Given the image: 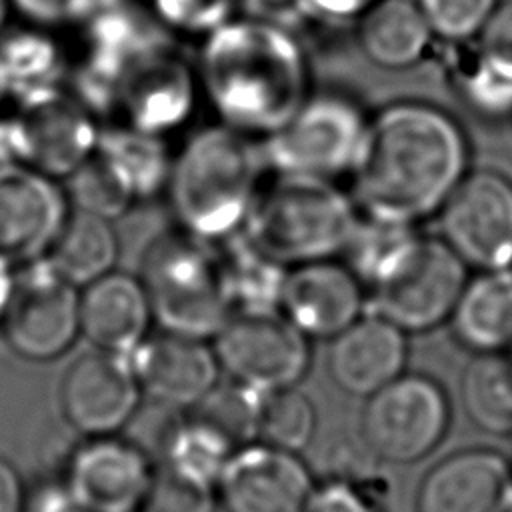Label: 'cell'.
<instances>
[{"instance_id":"obj_1","label":"cell","mask_w":512,"mask_h":512,"mask_svg":"<svg viewBox=\"0 0 512 512\" xmlns=\"http://www.w3.org/2000/svg\"><path fill=\"white\" fill-rule=\"evenodd\" d=\"M468 162V138L452 114L430 102H392L366 120L350 196L360 214L416 226L438 214Z\"/></svg>"},{"instance_id":"obj_2","label":"cell","mask_w":512,"mask_h":512,"mask_svg":"<svg viewBox=\"0 0 512 512\" xmlns=\"http://www.w3.org/2000/svg\"><path fill=\"white\" fill-rule=\"evenodd\" d=\"M196 74L220 122L248 136L276 130L310 94L296 32L246 16L202 36Z\"/></svg>"},{"instance_id":"obj_3","label":"cell","mask_w":512,"mask_h":512,"mask_svg":"<svg viewBox=\"0 0 512 512\" xmlns=\"http://www.w3.org/2000/svg\"><path fill=\"white\" fill-rule=\"evenodd\" d=\"M252 138L220 122L192 134L172 158L166 194L182 230L210 242L242 230L266 168Z\"/></svg>"},{"instance_id":"obj_4","label":"cell","mask_w":512,"mask_h":512,"mask_svg":"<svg viewBox=\"0 0 512 512\" xmlns=\"http://www.w3.org/2000/svg\"><path fill=\"white\" fill-rule=\"evenodd\" d=\"M360 212L334 180L274 174L262 184L242 232L284 266L342 254Z\"/></svg>"},{"instance_id":"obj_5","label":"cell","mask_w":512,"mask_h":512,"mask_svg":"<svg viewBox=\"0 0 512 512\" xmlns=\"http://www.w3.org/2000/svg\"><path fill=\"white\" fill-rule=\"evenodd\" d=\"M138 278L164 332L210 338L234 312L216 242L182 228L148 242Z\"/></svg>"},{"instance_id":"obj_6","label":"cell","mask_w":512,"mask_h":512,"mask_svg":"<svg viewBox=\"0 0 512 512\" xmlns=\"http://www.w3.org/2000/svg\"><path fill=\"white\" fill-rule=\"evenodd\" d=\"M366 116L346 96L308 94L306 100L260 142L266 168L334 180L356 158Z\"/></svg>"},{"instance_id":"obj_7","label":"cell","mask_w":512,"mask_h":512,"mask_svg":"<svg viewBox=\"0 0 512 512\" xmlns=\"http://www.w3.org/2000/svg\"><path fill=\"white\" fill-rule=\"evenodd\" d=\"M466 268L442 238L418 236L370 286L374 312L404 332L428 330L452 314Z\"/></svg>"},{"instance_id":"obj_8","label":"cell","mask_w":512,"mask_h":512,"mask_svg":"<svg viewBox=\"0 0 512 512\" xmlns=\"http://www.w3.org/2000/svg\"><path fill=\"white\" fill-rule=\"evenodd\" d=\"M308 340L280 310H236L212 348L234 382L266 394L296 386L308 372Z\"/></svg>"},{"instance_id":"obj_9","label":"cell","mask_w":512,"mask_h":512,"mask_svg":"<svg viewBox=\"0 0 512 512\" xmlns=\"http://www.w3.org/2000/svg\"><path fill=\"white\" fill-rule=\"evenodd\" d=\"M448 404L438 384L400 374L366 398L360 432L380 460L406 464L426 456L444 436Z\"/></svg>"},{"instance_id":"obj_10","label":"cell","mask_w":512,"mask_h":512,"mask_svg":"<svg viewBox=\"0 0 512 512\" xmlns=\"http://www.w3.org/2000/svg\"><path fill=\"white\" fill-rule=\"evenodd\" d=\"M78 302L80 288L46 258L18 268L12 300L0 320L4 340L26 360L62 356L80 334Z\"/></svg>"},{"instance_id":"obj_11","label":"cell","mask_w":512,"mask_h":512,"mask_svg":"<svg viewBox=\"0 0 512 512\" xmlns=\"http://www.w3.org/2000/svg\"><path fill=\"white\" fill-rule=\"evenodd\" d=\"M440 238L478 270L512 268V180L496 170L468 172L438 210Z\"/></svg>"},{"instance_id":"obj_12","label":"cell","mask_w":512,"mask_h":512,"mask_svg":"<svg viewBox=\"0 0 512 512\" xmlns=\"http://www.w3.org/2000/svg\"><path fill=\"white\" fill-rule=\"evenodd\" d=\"M216 498L226 512H312L316 486L296 452L254 440L224 462Z\"/></svg>"},{"instance_id":"obj_13","label":"cell","mask_w":512,"mask_h":512,"mask_svg":"<svg viewBox=\"0 0 512 512\" xmlns=\"http://www.w3.org/2000/svg\"><path fill=\"white\" fill-rule=\"evenodd\" d=\"M198 90L196 68L168 38L122 70L118 114L134 128L166 136L192 116Z\"/></svg>"},{"instance_id":"obj_14","label":"cell","mask_w":512,"mask_h":512,"mask_svg":"<svg viewBox=\"0 0 512 512\" xmlns=\"http://www.w3.org/2000/svg\"><path fill=\"white\" fill-rule=\"evenodd\" d=\"M14 116L24 142V164L64 180L98 144V116L64 84L16 100Z\"/></svg>"},{"instance_id":"obj_15","label":"cell","mask_w":512,"mask_h":512,"mask_svg":"<svg viewBox=\"0 0 512 512\" xmlns=\"http://www.w3.org/2000/svg\"><path fill=\"white\" fill-rule=\"evenodd\" d=\"M154 468L136 442L94 436L72 450L62 484L88 512H140Z\"/></svg>"},{"instance_id":"obj_16","label":"cell","mask_w":512,"mask_h":512,"mask_svg":"<svg viewBox=\"0 0 512 512\" xmlns=\"http://www.w3.org/2000/svg\"><path fill=\"white\" fill-rule=\"evenodd\" d=\"M140 400L130 358L98 348L76 358L60 382L62 414L86 438L118 434L138 412Z\"/></svg>"},{"instance_id":"obj_17","label":"cell","mask_w":512,"mask_h":512,"mask_svg":"<svg viewBox=\"0 0 512 512\" xmlns=\"http://www.w3.org/2000/svg\"><path fill=\"white\" fill-rule=\"evenodd\" d=\"M68 200L58 180L26 166L0 168V262L22 268L48 254Z\"/></svg>"},{"instance_id":"obj_18","label":"cell","mask_w":512,"mask_h":512,"mask_svg":"<svg viewBox=\"0 0 512 512\" xmlns=\"http://www.w3.org/2000/svg\"><path fill=\"white\" fill-rule=\"evenodd\" d=\"M358 276L334 258L290 266L278 310L308 338L332 340L362 316Z\"/></svg>"},{"instance_id":"obj_19","label":"cell","mask_w":512,"mask_h":512,"mask_svg":"<svg viewBox=\"0 0 512 512\" xmlns=\"http://www.w3.org/2000/svg\"><path fill=\"white\" fill-rule=\"evenodd\" d=\"M142 394L170 408H192L218 384L220 364L206 338L160 332L130 356Z\"/></svg>"},{"instance_id":"obj_20","label":"cell","mask_w":512,"mask_h":512,"mask_svg":"<svg viewBox=\"0 0 512 512\" xmlns=\"http://www.w3.org/2000/svg\"><path fill=\"white\" fill-rule=\"evenodd\" d=\"M510 468L498 454L470 450L448 456L422 480L416 512H508Z\"/></svg>"},{"instance_id":"obj_21","label":"cell","mask_w":512,"mask_h":512,"mask_svg":"<svg viewBox=\"0 0 512 512\" xmlns=\"http://www.w3.org/2000/svg\"><path fill=\"white\" fill-rule=\"evenodd\" d=\"M80 334L98 350L130 356L154 322L138 276L112 270L80 288Z\"/></svg>"},{"instance_id":"obj_22","label":"cell","mask_w":512,"mask_h":512,"mask_svg":"<svg viewBox=\"0 0 512 512\" xmlns=\"http://www.w3.org/2000/svg\"><path fill=\"white\" fill-rule=\"evenodd\" d=\"M404 362V330L376 312L362 314L330 340V378L352 396L368 398L400 376Z\"/></svg>"},{"instance_id":"obj_23","label":"cell","mask_w":512,"mask_h":512,"mask_svg":"<svg viewBox=\"0 0 512 512\" xmlns=\"http://www.w3.org/2000/svg\"><path fill=\"white\" fill-rule=\"evenodd\" d=\"M432 38L418 0H376L356 20L360 52L370 64L384 70H404L418 64Z\"/></svg>"},{"instance_id":"obj_24","label":"cell","mask_w":512,"mask_h":512,"mask_svg":"<svg viewBox=\"0 0 512 512\" xmlns=\"http://www.w3.org/2000/svg\"><path fill=\"white\" fill-rule=\"evenodd\" d=\"M456 336L470 348L494 352L512 342V268L480 270L466 280L452 310Z\"/></svg>"},{"instance_id":"obj_25","label":"cell","mask_w":512,"mask_h":512,"mask_svg":"<svg viewBox=\"0 0 512 512\" xmlns=\"http://www.w3.org/2000/svg\"><path fill=\"white\" fill-rule=\"evenodd\" d=\"M120 254L114 222L68 208V214L44 256L68 282L78 288L116 270Z\"/></svg>"},{"instance_id":"obj_26","label":"cell","mask_w":512,"mask_h":512,"mask_svg":"<svg viewBox=\"0 0 512 512\" xmlns=\"http://www.w3.org/2000/svg\"><path fill=\"white\" fill-rule=\"evenodd\" d=\"M68 62L58 40L42 26H24L0 34V76L6 96H26L62 86Z\"/></svg>"},{"instance_id":"obj_27","label":"cell","mask_w":512,"mask_h":512,"mask_svg":"<svg viewBox=\"0 0 512 512\" xmlns=\"http://www.w3.org/2000/svg\"><path fill=\"white\" fill-rule=\"evenodd\" d=\"M232 310H278L288 266L260 250L242 230L216 242Z\"/></svg>"},{"instance_id":"obj_28","label":"cell","mask_w":512,"mask_h":512,"mask_svg":"<svg viewBox=\"0 0 512 512\" xmlns=\"http://www.w3.org/2000/svg\"><path fill=\"white\" fill-rule=\"evenodd\" d=\"M96 154L120 172L136 200H146L166 190L174 156L170 154L164 136L134 128L126 122L102 126Z\"/></svg>"},{"instance_id":"obj_29","label":"cell","mask_w":512,"mask_h":512,"mask_svg":"<svg viewBox=\"0 0 512 512\" xmlns=\"http://www.w3.org/2000/svg\"><path fill=\"white\" fill-rule=\"evenodd\" d=\"M462 402L478 428L512 432V360L490 352L474 358L462 378Z\"/></svg>"},{"instance_id":"obj_30","label":"cell","mask_w":512,"mask_h":512,"mask_svg":"<svg viewBox=\"0 0 512 512\" xmlns=\"http://www.w3.org/2000/svg\"><path fill=\"white\" fill-rule=\"evenodd\" d=\"M412 224L360 214L342 250L346 266L366 286H372L418 238Z\"/></svg>"},{"instance_id":"obj_31","label":"cell","mask_w":512,"mask_h":512,"mask_svg":"<svg viewBox=\"0 0 512 512\" xmlns=\"http://www.w3.org/2000/svg\"><path fill=\"white\" fill-rule=\"evenodd\" d=\"M264 394L244 384L218 386L190 408V418L216 432L232 450L258 440Z\"/></svg>"},{"instance_id":"obj_32","label":"cell","mask_w":512,"mask_h":512,"mask_svg":"<svg viewBox=\"0 0 512 512\" xmlns=\"http://www.w3.org/2000/svg\"><path fill=\"white\" fill-rule=\"evenodd\" d=\"M62 182L70 208L112 222L124 216L134 202H138L120 172L96 152Z\"/></svg>"},{"instance_id":"obj_33","label":"cell","mask_w":512,"mask_h":512,"mask_svg":"<svg viewBox=\"0 0 512 512\" xmlns=\"http://www.w3.org/2000/svg\"><path fill=\"white\" fill-rule=\"evenodd\" d=\"M314 430V406L296 386L264 394L258 422L260 442L298 454L310 444Z\"/></svg>"},{"instance_id":"obj_34","label":"cell","mask_w":512,"mask_h":512,"mask_svg":"<svg viewBox=\"0 0 512 512\" xmlns=\"http://www.w3.org/2000/svg\"><path fill=\"white\" fill-rule=\"evenodd\" d=\"M216 486L166 462L154 468L152 484L140 512H214Z\"/></svg>"},{"instance_id":"obj_35","label":"cell","mask_w":512,"mask_h":512,"mask_svg":"<svg viewBox=\"0 0 512 512\" xmlns=\"http://www.w3.org/2000/svg\"><path fill=\"white\" fill-rule=\"evenodd\" d=\"M458 94L470 110L484 118L512 114V78L484 62L476 50L458 68Z\"/></svg>"},{"instance_id":"obj_36","label":"cell","mask_w":512,"mask_h":512,"mask_svg":"<svg viewBox=\"0 0 512 512\" xmlns=\"http://www.w3.org/2000/svg\"><path fill=\"white\" fill-rule=\"evenodd\" d=\"M434 34L450 44L476 40L498 0H418Z\"/></svg>"},{"instance_id":"obj_37","label":"cell","mask_w":512,"mask_h":512,"mask_svg":"<svg viewBox=\"0 0 512 512\" xmlns=\"http://www.w3.org/2000/svg\"><path fill=\"white\" fill-rule=\"evenodd\" d=\"M156 20L170 32L206 36L230 20L236 0H148Z\"/></svg>"},{"instance_id":"obj_38","label":"cell","mask_w":512,"mask_h":512,"mask_svg":"<svg viewBox=\"0 0 512 512\" xmlns=\"http://www.w3.org/2000/svg\"><path fill=\"white\" fill-rule=\"evenodd\" d=\"M476 54L512 78V0L498 2L476 36Z\"/></svg>"},{"instance_id":"obj_39","label":"cell","mask_w":512,"mask_h":512,"mask_svg":"<svg viewBox=\"0 0 512 512\" xmlns=\"http://www.w3.org/2000/svg\"><path fill=\"white\" fill-rule=\"evenodd\" d=\"M92 0H10L30 24L42 28H58L66 24H80Z\"/></svg>"},{"instance_id":"obj_40","label":"cell","mask_w":512,"mask_h":512,"mask_svg":"<svg viewBox=\"0 0 512 512\" xmlns=\"http://www.w3.org/2000/svg\"><path fill=\"white\" fill-rule=\"evenodd\" d=\"M236 8L242 10V16L268 22L294 30L310 20V10L306 0H236Z\"/></svg>"},{"instance_id":"obj_41","label":"cell","mask_w":512,"mask_h":512,"mask_svg":"<svg viewBox=\"0 0 512 512\" xmlns=\"http://www.w3.org/2000/svg\"><path fill=\"white\" fill-rule=\"evenodd\" d=\"M24 512H88L84 510L60 482H46L28 492Z\"/></svg>"},{"instance_id":"obj_42","label":"cell","mask_w":512,"mask_h":512,"mask_svg":"<svg viewBox=\"0 0 512 512\" xmlns=\"http://www.w3.org/2000/svg\"><path fill=\"white\" fill-rule=\"evenodd\" d=\"M312 18L326 22H356L376 0H306Z\"/></svg>"},{"instance_id":"obj_43","label":"cell","mask_w":512,"mask_h":512,"mask_svg":"<svg viewBox=\"0 0 512 512\" xmlns=\"http://www.w3.org/2000/svg\"><path fill=\"white\" fill-rule=\"evenodd\" d=\"M26 488L10 460L0 456V512H24Z\"/></svg>"},{"instance_id":"obj_44","label":"cell","mask_w":512,"mask_h":512,"mask_svg":"<svg viewBox=\"0 0 512 512\" xmlns=\"http://www.w3.org/2000/svg\"><path fill=\"white\" fill-rule=\"evenodd\" d=\"M24 164V142L14 112H0V168Z\"/></svg>"},{"instance_id":"obj_45","label":"cell","mask_w":512,"mask_h":512,"mask_svg":"<svg viewBox=\"0 0 512 512\" xmlns=\"http://www.w3.org/2000/svg\"><path fill=\"white\" fill-rule=\"evenodd\" d=\"M16 272H18V268H14L6 262H0V320L4 318L6 308H8V304L12 300V294H14Z\"/></svg>"},{"instance_id":"obj_46","label":"cell","mask_w":512,"mask_h":512,"mask_svg":"<svg viewBox=\"0 0 512 512\" xmlns=\"http://www.w3.org/2000/svg\"><path fill=\"white\" fill-rule=\"evenodd\" d=\"M10 0H0V34L6 30V18L10 12Z\"/></svg>"},{"instance_id":"obj_47","label":"cell","mask_w":512,"mask_h":512,"mask_svg":"<svg viewBox=\"0 0 512 512\" xmlns=\"http://www.w3.org/2000/svg\"><path fill=\"white\" fill-rule=\"evenodd\" d=\"M8 96H6V88H4V82H2V76H0V106H2V102L6 100Z\"/></svg>"}]
</instances>
